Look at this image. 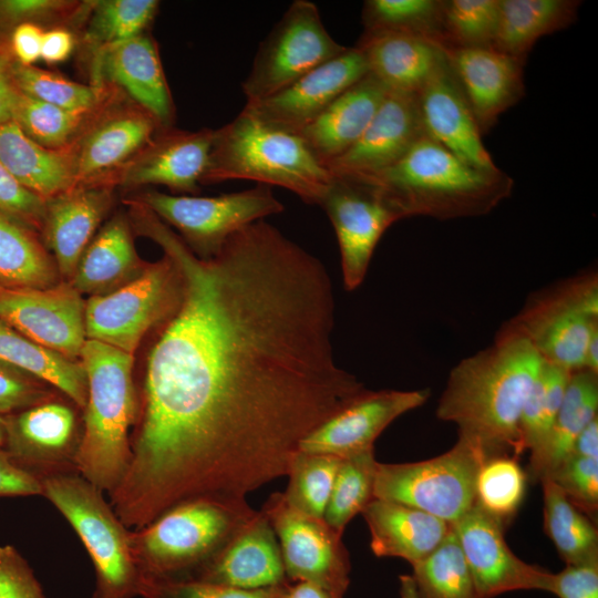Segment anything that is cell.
<instances>
[{"label": "cell", "mask_w": 598, "mask_h": 598, "mask_svg": "<svg viewBox=\"0 0 598 598\" xmlns=\"http://www.w3.org/2000/svg\"><path fill=\"white\" fill-rule=\"evenodd\" d=\"M132 217L182 279L147 358L133 466L174 494L246 498L365 390L334 359L329 274L264 220L200 258L147 207Z\"/></svg>", "instance_id": "cell-1"}, {"label": "cell", "mask_w": 598, "mask_h": 598, "mask_svg": "<svg viewBox=\"0 0 598 598\" xmlns=\"http://www.w3.org/2000/svg\"><path fill=\"white\" fill-rule=\"evenodd\" d=\"M543 364L529 341L504 324L492 346L451 370L436 416L455 423L487 458L516 455L520 411Z\"/></svg>", "instance_id": "cell-2"}, {"label": "cell", "mask_w": 598, "mask_h": 598, "mask_svg": "<svg viewBox=\"0 0 598 598\" xmlns=\"http://www.w3.org/2000/svg\"><path fill=\"white\" fill-rule=\"evenodd\" d=\"M362 178L403 218L446 220L491 213L511 196L513 178L502 169L474 167L425 135L384 171Z\"/></svg>", "instance_id": "cell-3"}, {"label": "cell", "mask_w": 598, "mask_h": 598, "mask_svg": "<svg viewBox=\"0 0 598 598\" xmlns=\"http://www.w3.org/2000/svg\"><path fill=\"white\" fill-rule=\"evenodd\" d=\"M233 179L282 187L306 204L319 205L332 176L298 134L261 121L245 106L233 121L214 130L200 184Z\"/></svg>", "instance_id": "cell-4"}, {"label": "cell", "mask_w": 598, "mask_h": 598, "mask_svg": "<svg viewBox=\"0 0 598 598\" xmlns=\"http://www.w3.org/2000/svg\"><path fill=\"white\" fill-rule=\"evenodd\" d=\"M87 381L80 470L100 488L117 486L127 467V430L134 416L133 355L86 339L80 355Z\"/></svg>", "instance_id": "cell-5"}, {"label": "cell", "mask_w": 598, "mask_h": 598, "mask_svg": "<svg viewBox=\"0 0 598 598\" xmlns=\"http://www.w3.org/2000/svg\"><path fill=\"white\" fill-rule=\"evenodd\" d=\"M505 326L525 337L544 362L568 371L585 369L587 343L598 326L597 272L534 293Z\"/></svg>", "instance_id": "cell-6"}, {"label": "cell", "mask_w": 598, "mask_h": 598, "mask_svg": "<svg viewBox=\"0 0 598 598\" xmlns=\"http://www.w3.org/2000/svg\"><path fill=\"white\" fill-rule=\"evenodd\" d=\"M484 453L464 437L447 452L421 462L377 464L374 498L400 503L453 525L475 504Z\"/></svg>", "instance_id": "cell-7"}, {"label": "cell", "mask_w": 598, "mask_h": 598, "mask_svg": "<svg viewBox=\"0 0 598 598\" xmlns=\"http://www.w3.org/2000/svg\"><path fill=\"white\" fill-rule=\"evenodd\" d=\"M182 298V279L175 265L164 259L146 264L123 286L85 301L86 339L134 354L144 336L166 322Z\"/></svg>", "instance_id": "cell-8"}, {"label": "cell", "mask_w": 598, "mask_h": 598, "mask_svg": "<svg viewBox=\"0 0 598 598\" xmlns=\"http://www.w3.org/2000/svg\"><path fill=\"white\" fill-rule=\"evenodd\" d=\"M257 513L239 497H200L166 511L143 537L153 567L162 573L212 560Z\"/></svg>", "instance_id": "cell-9"}, {"label": "cell", "mask_w": 598, "mask_h": 598, "mask_svg": "<svg viewBox=\"0 0 598 598\" xmlns=\"http://www.w3.org/2000/svg\"><path fill=\"white\" fill-rule=\"evenodd\" d=\"M135 200L175 227L200 258L213 257L235 233L285 208L270 186L261 184L208 197L150 190Z\"/></svg>", "instance_id": "cell-10"}, {"label": "cell", "mask_w": 598, "mask_h": 598, "mask_svg": "<svg viewBox=\"0 0 598 598\" xmlns=\"http://www.w3.org/2000/svg\"><path fill=\"white\" fill-rule=\"evenodd\" d=\"M347 49L329 34L313 2L295 0L258 48L241 83L246 103L278 93Z\"/></svg>", "instance_id": "cell-11"}, {"label": "cell", "mask_w": 598, "mask_h": 598, "mask_svg": "<svg viewBox=\"0 0 598 598\" xmlns=\"http://www.w3.org/2000/svg\"><path fill=\"white\" fill-rule=\"evenodd\" d=\"M261 511L277 536L289 582L305 581L344 596L351 564L342 534L323 518L291 507L282 493H274Z\"/></svg>", "instance_id": "cell-12"}, {"label": "cell", "mask_w": 598, "mask_h": 598, "mask_svg": "<svg viewBox=\"0 0 598 598\" xmlns=\"http://www.w3.org/2000/svg\"><path fill=\"white\" fill-rule=\"evenodd\" d=\"M42 486L86 546L99 574L100 598L128 594L135 570L126 538L94 487L73 477H53Z\"/></svg>", "instance_id": "cell-13"}, {"label": "cell", "mask_w": 598, "mask_h": 598, "mask_svg": "<svg viewBox=\"0 0 598 598\" xmlns=\"http://www.w3.org/2000/svg\"><path fill=\"white\" fill-rule=\"evenodd\" d=\"M319 206L337 236L344 287L354 290L363 282L382 235L402 217L377 186L355 177H332Z\"/></svg>", "instance_id": "cell-14"}, {"label": "cell", "mask_w": 598, "mask_h": 598, "mask_svg": "<svg viewBox=\"0 0 598 598\" xmlns=\"http://www.w3.org/2000/svg\"><path fill=\"white\" fill-rule=\"evenodd\" d=\"M452 528L468 566L476 598L515 590L550 592L554 574L518 558L504 537V524L474 504Z\"/></svg>", "instance_id": "cell-15"}, {"label": "cell", "mask_w": 598, "mask_h": 598, "mask_svg": "<svg viewBox=\"0 0 598 598\" xmlns=\"http://www.w3.org/2000/svg\"><path fill=\"white\" fill-rule=\"evenodd\" d=\"M84 311L82 295L71 282L43 289L0 287V321L74 361L86 341Z\"/></svg>", "instance_id": "cell-16"}, {"label": "cell", "mask_w": 598, "mask_h": 598, "mask_svg": "<svg viewBox=\"0 0 598 598\" xmlns=\"http://www.w3.org/2000/svg\"><path fill=\"white\" fill-rule=\"evenodd\" d=\"M162 128L146 110L117 94L73 143L74 188L101 186Z\"/></svg>", "instance_id": "cell-17"}, {"label": "cell", "mask_w": 598, "mask_h": 598, "mask_svg": "<svg viewBox=\"0 0 598 598\" xmlns=\"http://www.w3.org/2000/svg\"><path fill=\"white\" fill-rule=\"evenodd\" d=\"M429 398V389H365L308 434L301 441L299 451L341 458L371 451L386 426L402 414L423 405Z\"/></svg>", "instance_id": "cell-18"}, {"label": "cell", "mask_w": 598, "mask_h": 598, "mask_svg": "<svg viewBox=\"0 0 598 598\" xmlns=\"http://www.w3.org/2000/svg\"><path fill=\"white\" fill-rule=\"evenodd\" d=\"M214 130L162 128L132 159L101 186L162 185L177 193L197 194L213 145Z\"/></svg>", "instance_id": "cell-19"}, {"label": "cell", "mask_w": 598, "mask_h": 598, "mask_svg": "<svg viewBox=\"0 0 598 598\" xmlns=\"http://www.w3.org/2000/svg\"><path fill=\"white\" fill-rule=\"evenodd\" d=\"M368 73L363 53L357 47L348 48L278 93L245 106L261 121L298 134Z\"/></svg>", "instance_id": "cell-20"}, {"label": "cell", "mask_w": 598, "mask_h": 598, "mask_svg": "<svg viewBox=\"0 0 598 598\" xmlns=\"http://www.w3.org/2000/svg\"><path fill=\"white\" fill-rule=\"evenodd\" d=\"M416 93L388 91L360 138L326 167L332 177H368L399 161L425 136Z\"/></svg>", "instance_id": "cell-21"}, {"label": "cell", "mask_w": 598, "mask_h": 598, "mask_svg": "<svg viewBox=\"0 0 598 598\" xmlns=\"http://www.w3.org/2000/svg\"><path fill=\"white\" fill-rule=\"evenodd\" d=\"M93 85H113L152 114L163 128L172 127L174 104L156 43L142 33L109 47L90 59Z\"/></svg>", "instance_id": "cell-22"}, {"label": "cell", "mask_w": 598, "mask_h": 598, "mask_svg": "<svg viewBox=\"0 0 598 598\" xmlns=\"http://www.w3.org/2000/svg\"><path fill=\"white\" fill-rule=\"evenodd\" d=\"M482 135L525 94L524 64L493 48L445 51Z\"/></svg>", "instance_id": "cell-23"}, {"label": "cell", "mask_w": 598, "mask_h": 598, "mask_svg": "<svg viewBox=\"0 0 598 598\" xmlns=\"http://www.w3.org/2000/svg\"><path fill=\"white\" fill-rule=\"evenodd\" d=\"M416 96L427 136L474 167L486 171L498 168L484 146L482 134L447 56Z\"/></svg>", "instance_id": "cell-24"}, {"label": "cell", "mask_w": 598, "mask_h": 598, "mask_svg": "<svg viewBox=\"0 0 598 598\" xmlns=\"http://www.w3.org/2000/svg\"><path fill=\"white\" fill-rule=\"evenodd\" d=\"M241 589L288 582L277 536L262 511L257 513L195 579Z\"/></svg>", "instance_id": "cell-25"}, {"label": "cell", "mask_w": 598, "mask_h": 598, "mask_svg": "<svg viewBox=\"0 0 598 598\" xmlns=\"http://www.w3.org/2000/svg\"><path fill=\"white\" fill-rule=\"evenodd\" d=\"M112 203V188L76 187L47 203L42 231L59 274L72 278Z\"/></svg>", "instance_id": "cell-26"}, {"label": "cell", "mask_w": 598, "mask_h": 598, "mask_svg": "<svg viewBox=\"0 0 598 598\" xmlns=\"http://www.w3.org/2000/svg\"><path fill=\"white\" fill-rule=\"evenodd\" d=\"M388 91L374 75L368 73L341 93L298 135L326 167L360 138Z\"/></svg>", "instance_id": "cell-27"}, {"label": "cell", "mask_w": 598, "mask_h": 598, "mask_svg": "<svg viewBox=\"0 0 598 598\" xmlns=\"http://www.w3.org/2000/svg\"><path fill=\"white\" fill-rule=\"evenodd\" d=\"M378 557H398L412 566L427 557L446 538L452 525L400 503L373 498L361 512Z\"/></svg>", "instance_id": "cell-28"}, {"label": "cell", "mask_w": 598, "mask_h": 598, "mask_svg": "<svg viewBox=\"0 0 598 598\" xmlns=\"http://www.w3.org/2000/svg\"><path fill=\"white\" fill-rule=\"evenodd\" d=\"M355 47L389 91L417 93L446 61L437 43L411 34L363 32Z\"/></svg>", "instance_id": "cell-29"}, {"label": "cell", "mask_w": 598, "mask_h": 598, "mask_svg": "<svg viewBox=\"0 0 598 598\" xmlns=\"http://www.w3.org/2000/svg\"><path fill=\"white\" fill-rule=\"evenodd\" d=\"M0 161L28 190L49 202L74 189V146L49 148L13 120L0 124Z\"/></svg>", "instance_id": "cell-30"}, {"label": "cell", "mask_w": 598, "mask_h": 598, "mask_svg": "<svg viewBox=\"0 0 598 598\" xmlns=\"http://www.w3.org/2000/svg\"><path fill=\"white\" fill-rule=\"evenodd\" d=\"M598 373L571 371L563 403L543 442L530 452L528 471L540 482L573 453L580 432L598 417Z\"/></svg>", "instance_id": "cell-31"}, {"label": "cell", "mask_w": 598, "mask_h": 598, "mask_svg": "<svg viewBox=\"0 0 598 598\" xmlns=\"http://www.w3.org/2000/svg\"><path fill=\"white\" fill-rule=\"evenodd\" d=\"M144 267L128 223L115 216L92 239L70 282L81 295H104L134 279Z\"/></svg>", "instance_id": "cell-32"}, {"label": "cell", "mask_w": 598, "mask_h": 598, "mask_svg": "<svg viewBox=\"0 0 598 598\" xmlns=\"http://www.w3.org/2000/svg\"><path fill=\"white\" fill-rule=\"evenodd\" d=\"M578 0H499L493 49L525 65L536 41L577 20Z\"/></svg>", "instance_id": "cell-33"}, {"label": "cell", "mask_w": 598, "mask_h": 598, "mask_svg": "<svg viewBox=\"0 0 598 598\" xmlns=\"http://www.w3.org/2000/svg\"><path fill=\"white\" fill-rule=\"evenodd\" d=\"M0 360L50 383L85 406L87 381L81 361H74L28 339L0 321Z\"/></svg>", "instance_id": "cell-34"}, {"label": "cell", "mask_w": 598, "mask_h": 598, "mask_svg": "<svg viewBox=\"0 0 598 598\" xmlns=\"http://www.w3.org/2000/svg\"><path fill=\"white\" fill-rule=\"evenodd\" d=\"M55 262L33 230L0 212V287L43 289L58 282Z\"/></svg>", "instance_id": "cell-35"}, {"label": "cell", "mask_w": 598, "mask_h": 598, "mask_svg": "<svg viewBox=\"0 0 598 598\" xmlns=\"http://www.w3.org/2000/svg\"><path fill=\"white\" fill-rule=\"evenodd\" d=\"M544 498V529L566 565L598 564V532L549 478L540 481Z\"/></svg>", "instance_id": "cell-36"}, {"label": "cell", "mask_w": 598, "mask_h": 598, "mask_svg": "<svg viewBox=\"0 0 598 598\" xmlns=\"http://www.w3.org/2000/svg\"><path fill=\"white\" fill-rule=\"evenodd\" d=\"M155 0L92 1L81 43L90 59L102 50L143 33L156 16Z\"/></svg>", "instance_id": "cell-37"}, {"label": "cell", "mask_w": 598, "mask_h": 598, "mask_svg": "<svg viewBox=\"0 0 598 598\" xmlns=\"http://www.w3.org/2000/svg\"><path fill=\"white\" fill-rule=\"evenodd\" d=\"M443 0H367L362 8L365 33H403L422 37L442 49ZM444 50V49H443Z\"/></svg>", "instance_id": "cell-38"}, {"label": "cell", "mask_w": 598, "mask_h": 598, "mask_svg": "<svg viewBox=\"0 0 598 598\" xmlns=\"http://www.w3.org/2000/svg\"><path fill=\"white\" fill-rule=\"evenodd\" d=\"M14 79L19 90L25 95L78 112L94 111L120 92L113 85L83 84L52 71L34 65H20L18 62Z\"/></svg>", "instance_id": "cell-39"}, {"label": "cell", "mask_w": 598, "mask_h": 598, "mask_svg": "<svg viewBox=\"0 0 598 598\" xmlns=\"http://www.w3.org/2000/svg\"><path fill=\"white\" fill-rule=\"evenodd\" d=\"M107 103L94 111L78 112L64 110L21 93L13 121L40 145L63 148L72 145L82 135Z\"/></svg>", "instance_id": "cell-40"}, {"label": "cell", "mask_w": 598, "mask_h": 598, "mask_svg": "<svg viewBox=\"0 0 598 598\" xmlns=\"http://www.w3.org/2000/svg\"><path fill=\"white\" fill-rule=\"evenodd\" d=\"M412 567L411 576L419 598H476L468 566L453 528L434 551Z\"/></svg>", "instance_id": "cell-41"}, {"label": "cell", "mask_w": 598, "mask_h": 598, "mask_svg": "<svg viewBox=\"0 0 598 598\" xmlns=\"http://www.w3.org/2000/svg\"><path fill=\"white\" fill-rule=\"evenodd\" d=\"M570 373L544 362L520 411L516 456L532 452L545 439L563 403Z\"/></svg>", "instance_id": "cell-42"}, {"label": "cell", "mask_w": 598, "mask_h": 598, "mask_svg": "<svg viewBox=\"0 0 598 598\" xmlns=\"http://www.w3.org/2000/svg\"><path fill=\"white\" fill-rule=\"evenodd\" d=\"M6 441L12 453L21 456L33 451L63 447L71 437L74 416L62 404L44 403L25 409L13 420H6Z\"/></svg>", "instance_id": "cell-43"}, {"label": "cell", "mask_w": 598, "mask_h": 598, "mask_svg": "<svg viewBox=\"0 0 598 598\" xmlns=\"http://www.w3.org/2000/svg\"><path fill=\"white\" fill-rule=\"evenodd\" d=\"M341 457L298 451L292 458L286 502L308 516L323 518Z\"/></svg>", "instance_id": "cell-44"}, {"label": "cell", "mask_w": 598, "mask_h": 598, "mask_svg": "<svg viewBox=\"0 0 598 598\" xmlns=\"http://www.w3.org/2000/svg\"><path fill=\"white\" fill-rule=\"evenodd\" d=\"M377 464L373 450L342 458L323 515L338 533L374 498Z\"/></svg>", "instance_id": "cell-45"}, {"label": "cell", "mask_w": 598, "mask_h": 598, "mask_svg": "<svg viewBox=\"0 0 598 598\" xmlns=\"http://www.w3.org/2000/svg\"><path fill=\"white\" fill-rule=\"evenodd\" d=\"M499 20V0H443L444 51L493 48Z\"/></svg>", "instance_id": "cell-46"}, {"label": "cell", "mask_w": 598, "mask_h": 598, "mask_svg": "<svg viewBox=\"0 0 598 598\" xmlns=\"http://www.w3.org/2000/svg\"><path fill=\"white\" fill-rule=\"evenodd\" d=\"M526 480V473L514 456L489 457L476 475L475 504L505 525L523 502Z\"/></svg>", "instance_id": "cell-47"}, {"label": "cell", "mask_w": 598, "mask_h": 598, "mask_svg": "<svg viewBox=\"0 0 598 598\" xmlns=\"http://www.w3.org/2000/svg\"><path fill=\"white\" fill-rule=\"evenodd\" d=\"M92 1L0 0V32L10 34L23 23L52 28H81Z\"/></svg>", "instance_id": "cell-48"}, {"label": "cell", "mask_w": 598, "mask_h": 598, "mask_svg": "<svg viewBox=\"0 0 598 598\" xmlns=\"http://www.w3.org/2000/svg\"><path fill=\"white\" fill-rule=\"evenodd\" d=\"M546 478L551 480L566 497L589 518L598 512V460L571 453Z\"/></svg>", "instance_id": "cell-49"}, {"label": "cell", "mask_w": 598, "mask_h": 598, "mask_svg": "<svg viewBox=\"0 0 598 598\" xmlns=\"http://www.w3.org/2000/svg\"><path fill=\"white\" fill-rule=\"evenodd\" d=\"M288 585L241 589L198 580H167L153 584L148 592L154 598H286Z\"/></svg>", "instance_id": "cell-50"}, {"label": "cell", "mask_w": 598, "mask_h": 598, "mask_svg": "<svg viewBox=\"0 0 598 598\" xmlns=\"http://www.w3.org/2000/svg\"><path fill=\"white\" fill-rule=\"evenodd\" d=\"M0 212L32 230H42L47 202L23 187L0 161Z\"/></svg>", "instance_id": "cell-51"}, {"label": "cell", "mask_w": 598, "mask_h": 598, "mask_svg": "<svg viewBox=\"0 0 598 598\" xmlns=\"http://www.w3.org/2000/svg\"><path fill=\"white\" fill-rule=\"evenodd\" d=\"M0 598H44L31 569L12 546H0Z\"/></svg>", "instance_id": "cell-52"}, {"label": "cell", "mask_w": 598, "mask_h": 598, "mask_svg": "<svg viewBox=\"0 0 598 598\" xmlns=\"http://www.w3.org/2000/svg\"><path fill=\"white\" fill-rule=\"evenodd\" d=\"M34 379L0 360V415L39 404L43 391Z\"/></svg>", "instance_id": "cell-53"}, {"label": "cell", "mask_w": 598, "mask_h": 598, "mask_svg": "<svg viewBox=\"0 0 598 598\" xmlns=\"http://www.w3.org/2000/svg\"><path fill=\"white\" fill-rule=\"evenodd\" d=\"M550 592L558 598H598V564L566 565L554 574Z\"/></svg>", "instance_id": "cell-54"}, {"label": "cell", "mask_w": 598, "mask_h": 598, "mask_svg": "<svg viewBox=\"0 0 598 598\" xmlns=\"http://www.w3.org/2000/svg\"><path fill=\"white\" fill-rule=\"evenodd\" d=\"M9 35L0 32V124L13 120L22 93L14 79L17 61L11 51Z\"/></svg>", "instance_id": "cell-55"}, {"label": "cell", "mask_w": 598, "mask_h": 598, "mask_svg": "<svg viewBox=\"0 0 598 598\" xmlns=\"http://www.w3.org/2000/svg\"><path fill=\"white\" fill-rule=\"evenodd\" d=\"M43 492L42 484L0 450V496L34 495Z\"/></svg>", "instance_id": "cell-56"}, {"label": "cell", "mask_w": 598, "mask_h": 598, "mask_svg": "<svg viewBox=\"0 0 598 598\" xmlns=\"http://www.w3.org/2000/svg\"><path fill=\"white\" fill-rule=\"evenodd\" d=\"M44 30L37 24L23 23L10 32L11 51L20 65H33L37 61L41 60Z\"/></svg>", "instance_id": "cell-57"}, {"label": "cell", "mask_w": 598, "mask_h": 598, "mask_svg": "<svg viewBox=\"0 0 598 598\" xmlns=\"http://www.w3.org/2000/svg\"><path fill=\"white\" fill-rule=\"evenodd\" d=\"M76 38L70 29H45L42 38L41 60L48 64L65 61L75 49Z\"/></svg>", "instance_id": "cell-58"}, {"label": "cell", "mask_w": 598, "mask_h": 598, "mask_svg": "<svg viewBox=\"0 0 598 598\" xmlns=\"http://www.w3.org/2000/svg\"><path fill=\"white\" fill-rule=\"evenodd\" d=\"M573 453L598 460V417L594 419L576 439Z\"/></svg>", "instance_id": "cell-59"}, {"label": "cell", "mask_w": 598, "mask_h": 598, "mask_svg": "<svg viewBox=\"0 0 598 598\" xmlns=\"http://www.w3.org/2000/svg\"><path fill=\"white\" fill-rule=\"evenodd\" d=\"M317 585L296 581L289 582L286 598H343Z\"/></svg>", "instance_id": "cell-60"}, {"label": "cell", "mask_w": 598, "mask_h": 598, "mask_svg": "<svg viewBox=\"0 0 598 598\" xmlns=\"http://www.w3.org/2000/svg\"><path fill=\"white\" fill-rule=\"evenodd\" d=\"M585 369L598 373V326L591 331L587 343Z\"/></svg>", "instance_id": "cell-61"}, {"label": "cell", "mask_w": 598, "mask_h": 598, "mask_svg": "<svg viewBox=\"0 0 598 598\" xmlns=\"http://www.w3.org/2000/svg\"><path fill=\"white\" fill-rule=\"evenodd\" d=\"M400 580V598H419L413 578L411 575H401Z\"/></svg>", "instance_id": "cell-62"}, {"label": "cell", "mask_w": 598, "mask_h": 598, "mask_svg": "<svg viewBox=\"0 0 598 598\" xmlns=\"http://www.w3.org/2000/svg\"><path fill=\"white\" fill-rule=\"evenodd\" d=\"M7 440V423L6 419L0 415V448Z\"/></svg>", "instance_id": "cell-63"}]
</instances>
